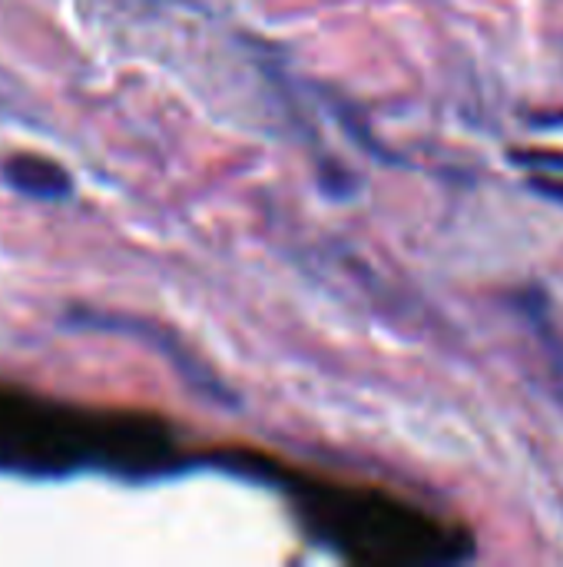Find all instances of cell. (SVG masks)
Listing matches in <instances>:
<instances>
[{
  "instance_id": "1",
  "label": "cell",
  "mask_w": 563,
  "mask_h": 567,
  "mask_svg": "<svg viewBox=\"0 0 563 567\" xmlns=\"http://www.w3.org/2000/svg\"><path fill=\"white\" fill-rule=\"evenodd\" d=\"M169 452L166 429L146 415L70 412L33 395L0 389V468L70 472L86 462L156 468Z\"/></svg>"
},
{
  "instance_id": "2",
  "label": "cell",
  "mask_w": 563,
  "mask_h": 567,
  "mask_svg": "<svg viewBox=\"0 0 563 567\" xmlns=\"http://www.w3.org/2000/svg\"><path fill=\"white\" fill-rule=\"evenodd\" d=\"M3 179L37 199H63L70 193V176L43 156L33 153H17L3 163Z\"/></svg>"
},
{
  "instance_id": "3",
  "label": "cell",
  "mask_w": 563,
  "mask_h": 567,
  "mask_svg": "<svg viewBox=\"0 0 563 567\" xmlns=\"http://www.w3.org/2000/svg\"><path fill=\"white\" fill-rule=\"evenodd\" d=\"M514 159L518 163H524V166H541V163H551L554 169H561L563 166V156H541V153H514Z\"/></svg>"
},
{
  "instance_id": "4",
  "label": "cell",
  "mask_w": 563,
  "mask_h": 567,
  "mask_svg": "<svg viewBox=\"0 0 563 567\" xmlns=\"http://www.w3.org/2000/svg\"><path fill=\"white\" fill-rule=\"evenodd\" d=\"M531 186H534L538 193H544L548 199H554V203H563V186H561V183H554V179H541V176H534V179H531Z\"/></svg>"
}]
</instances>
